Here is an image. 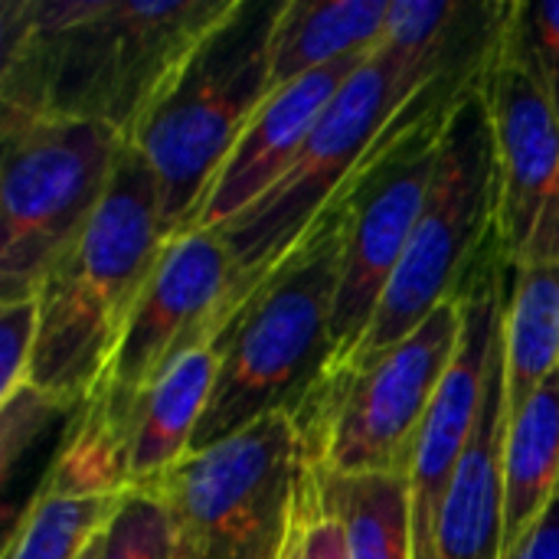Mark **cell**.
I'll return each mask as SVG.
<instances>
[{
	"mask_svg": "<svg viewBox=\"0 0 559 559\" xmlns=\"http://www.w3.org/2000/svg\"><path fill=\"white\" fill-rule=\"evenodd\" d=\"M59 416H72L62 403L26 383L16 396L0 403V472L3 481L13 478L16 462L49 432Z\"/></svg>",
	"mask_w": 559,
	"mask_h": 559,
	"instance_id": "cell-22",
	"label": "cell"
},
{
	"mask_svg": "<svg viewBox=\"0 0 559 559\" xmlns=\"http://www.w3.org/2000/svg\"><path fill=\"white\" fill-rule=\"evenodd\" d=\"M559 495V370L550 373L521 413L508 419L504 442V540L511 559Z\"/></svg>",
	"mask_w": 559,
	"mask_h": 559,
	"instance_id": "cell-16",
	"label": "cell"
},
{
	"mask_svg": "<svg viewBox=\"0 0 559 559\" xmlns=\"http://www.w3.org/2000/svg\"><path fill=\"white\" fill-rule=\"evenodd\" d=\"M170 233L157 177L128 147L85 233L39 288V334L29 383L72 416L92 403Z\"/></svg>",
	"mask_w": 559,
	"mask_h": 559,
	"instance_id": "cell-2",
	"label": "cell"
},
{
	"mask_svg": "<svg viewBox=\"0 0 559 559\" xmlns=\"http://www.w3.org/2000/svg\"><path fill=\"white\" fill-rule=\"evenodd\" d=\"M239 269L213 229L174 236L134 301L98 393L75 416L98 426L124 452V426L141 393L187 347L216 341L233 308Z\"/></svg>",
	"mask_w": 559,
	"mask_h": 559,
	"instance_id": "cell-11",
	"label": "cell"
},
{
	"mask_svg": "<svg viewBox=\"0 0 559 559\" xmlns=\"http://www.w3.org/2000/svg\"><path fill=\"white\" fill-rule=\"evenodd\" d=\"M370 56L347 59L318 72H308L259 105L246 131L239 134L233 154L213 177L200 213L190 229H226L236 223L252 203H259L292 167L301 144L308 141L311 128L331 105V98L344 88V82L367 62Z\"/></svg>",
	"mask_w": 559,
	"mask_h": 559,
	"instance_id": "cell-13",
	"label": "cell"
},
{
	"mask_svg": "<svg viewBox=\"0 0 559 559\" xmlns=\"http://www.w3.org/2000/svg\"><path fill=\"white\" fill-rule=\"evenodd\" d=\"M39 334V298L0 305V403L29 383Z\"/></svg>",
	"mask_w": 559,
	"mask_h": 559,
	"instance_id": "cell-24",
	"label": "cell"
},
{
	"mask_svg": "<svg viewBox=\"0 0 559 559\" xmlns=\"http://www.w3.org/2000/svg\"><path fill=\"white\" fill-rule=\"evenodd\" d=\"M295 413H272L147 485L167 511L174 559H278L301 472Z\"/></svg>",
	"mask_w": 559,
	"mask_h": 559,
	"instance_id": "cell-10",
	"label": "cell"
},
{
	"mask_svg": "<svg viewBox=\"0 0 559 559\" xmlns=\"http://www.w3.org/2000/svg\"><path fill=\"white\" fill-rule=\"evenodd\" d=\"M128 495H66L39 485L7 537L3 559H82Z\"/></svg>",
	"mask_w": 559,
	"mask_h": 559,
	"instance_id": "cell-19",
	"label": "cell"
},
{
	"mask_svg": "<svg viewBox=\"0 0 559 559\" xmlns=\"http://www.w3.org/2000/svg\"><path fill=\"white\" fill-rule=\"evenodd\" d=\"M393 0H282L269 72L272 88H282L308 72L373 56L386 33Z\"/></svg>",
	"mask_w": 559,
	"mask_h": 559,
	"instance_id": "cell-15",
	"label": "cell"
},
{
	"mask_svg": "<svg viewBox=\"0 0 559 559\" xmlns=\"http://www.w3.org/2000/svg\"><path fill=\"white\" fill-rule=\"evenodd\" d=\"M475 75L481 72L409 69L400 56L377 49L331 98L285 177L236 223L219 229L239 269L233 308L308 236L328 206L354 183L393 118L409 102L445 79Z\"/></svg>",
	"mask_w": 559,
	"mask_h": 559,
	"instance_id": "cell-5",
	"label": "cell"
},
{
	"mask_svg": "<svg viewBox=\"0 0 559 559\" xmlns=\"http://www.w3.org/2000/svg\"><path fill=\"white\" fill-rule=\"evenodd\" d=\"M511 559H559V495Z\"/></svg>",
	"mask_w": 559,
	"mask_h": 559,
	"instance_id": "cell-25",
	"label": "cell"
},
{
	"mask_svg": "<svg viewBox=\"0 0 559 559\" xmlns=\"http://www.w3.org/2000/svg\"><path fill=\"white\" fill-rule=\"evenodd\" d=\"M219 373L216 341H203L174 357L141 393L124 426L128 485L147 488L193 452L200 419Z\"/></svg>",
	"mask_w": 559,
	"mask_h": 559,
	"instance_id": "cell-14",
	"label": "cell"
},
{
	"mask_svg": "<svg viewBox=\"0 0 559 559\" xmlns=\"http://www.w3.org/2000/svg\"><path fill=\"white\" fill-rule=\"evenodd\" d=\"M344 223L347 190L223 321L219 373L193 452L233 439L272 413H298L328 373Z\"/></svg>",
	"mask_w": 559,
	"mask_h": 559,
	"instance_id": "cell-3",
	"label": "cell"
},
{
	"mask_svg": "<svg viewBox=\"0 0 559 559\" xmlns=\"http://www.w3.org/2000/svg\"><path fill=\"white\" fill-rule=\"evenodd\" d=\"M501 337L511 419L537 386L559 370V265L511 269Z\"/></svg>",
	"mask_w": 559,
	"mask_h": 559,
	"instance_id": "cell-17",
	"label": "cell"
},
{
	"mask_svg": "<svg viewBox=\"0 0 559 559\" xmlns=\"http://www.w3.org/2000/svg\"><path fill=\"white\" fill-rule=\"evenodd\" d=\"M239 0H3L0 105L108 124L131 141Z\"/></svg>",
	"mask_w": 559,
	"mask_h": 559,
	"instance_id": "cell-1",
	"label": "cell"
},
{
	"mask_svg": "<svg viewBox=\"0 0 559 559\" xmlns=\"http://www.w3.org/2000/svg\"><path fill=\"white\" fill-rule=\"evenodd\" d=\"M278 7L282 0H239L131 134L157 177L170 239L193 226L213 177L272 95L269 43Z\"/></svg>",
	"mask_w": 559,
	"mask_h": 559,
	"instance_id": "cell-4",
	"label": "cell"
},
{
	"mask_svg": "<svg viewBox=\"0 0 559 559\" xmlns=\"http://www.w3.org/2000/svg\"><path fill=\"white\" fill-rule=\"evenodd\" d=\"M465 295L442 301L386 354L324 373L295 413L308 465L324 475L409 472L419 429L459 354Z\"/></svg>",
	"mask_w": 559,
	"mask_h": 559,
	"instance_id": "cell-7",
	"label": "cell"
},
{
	"mask_svg": "<svg viewBox=\"0 0 559 559\" xmlns=\"http://www.w3.org/2000/svg\"><path fill=\"white\" fill-rule=\"evenodd\" d=\"M98 559H174L170 521L157 495L134 488L102 534Z\"/></svg>",
	"mask_w": 559,
	"mask_h": 559,
	"instance_id": "cell-21",
	"label": "cell"
},
{
	"mask_svg": "<svg viewBox=\"0 0 559 559\" xmlns=\"http://www.w3.org/2000/svg\"><path fill=\"white\" fill-rule=\"evenodd\" d=\"M314 468V465H311ZM318 472V468H314ZM321 475L350 559H416L409 472Z\"/></svg>",
	"mask_w": 559,
	"mask_h": 559,
	"instance_id": "cell-18",
	"label": "cell"
},
{
	"mask_svg": "<svg viewBox=\"0 0 559 559\" xmlns=\"http://www.w3.org/2000/svg\"><path fill=\"white\" fill-rule=\"evenodd\" d=\"M278 559H350L344 527L324 495L321 475L308 465L305 455H301V472H298L288 531Z\"/></svg>",
	"mask_w": 559,
	"mask_h": 559,
	"instance_id": "cell-20",
	"label": "cell"
},
{
	"mask_svg": "<svg viewBox=\"0 0 559 559\" xmlns=\"http://www.w3.org/2000/svg\"><path fill=\"white\" fill-rule=\"evenodd\" d=\"M478 82L445 79L426 88L393 118L367 167L347 187L341 288L331 324L334 357L328 373L347 367L360 350L423 216L449 111Z\"/></svg>",
	"mask_w": 559,
	"mask_h": 559,
	"instance_id": "cell-8",
	"label": "cell"
},
{
	"mask_svg": "<svg viewBox=\"0 0 559 559\" xmlns=\"http://www.w3.org/2000/svg\"><path fill=\"white\" fill-rule=\"evenodd\" d=\"M481 92L495 134L501 255L508 269L559 265V115L518 49L508 16Z\"/></svg>",
	"mask_w": 559,
	"mask_h": 559,
	"instance_id": "cell-12",
	"label": "cell"
},
{
	"mask_svg": "<svg viewBox=\"0 0 559 559\" xmlns=\"http://www.w3.org/2000/svg\"><path fill=\"white\" fill-rule=\"evenodd\" d=\"M495 134L488 102L478 82L449 111L423 216L380 301V311L347 367L386 354L403 337H409L442 301L459 295L472 262L495 233Z\"/></svg>",
	"mask_w": 559,
	"mask_h": 559,
	"instance_id": "cell-9",
	"label": "cell"
},
{
	"mask_svg": "<svg viewBox=\"0 0 559 559\" xmlns=\"http://www.w3.org/2000/svg\"><path fill=\"white\" fill-rule=\"evenodd\" d=\"M508 29L559 115V3H511Z\"/></svg>",
	"mask_w": 559,
	"mask_h": 559,
	"instance_id": "cell-23",
	"label": "cell"
},
{
	"mask_svg": "<svg viewBox=\"0 0 559 559\" xmlns=\"http://www.w3.org/2000/svg\"><path fill=\"white\" fill-rule=\"evenodd\" d=\"M0 141V305H7L39 295L52 265L92 223L131 141L108 124L3 105Z\"/></svg>",
	"mask_w": 559,
	"mask_h": 559,
	"instance_id": "cell-6",
	"label": "cell"
}]
</instances>
